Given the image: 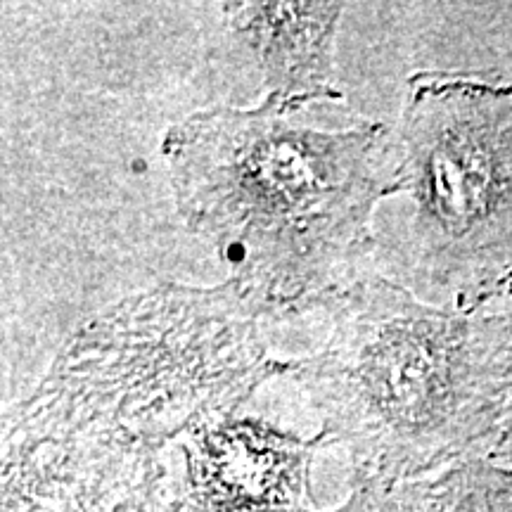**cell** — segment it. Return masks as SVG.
I'll use <instances>...</instances> for the list:
<instances>
[{"label": "cell", "mask_w": 512, "mask_h": 512, "mask_svg": "<svg viewBox=\"0 0 512 512\" xmlns=\"http://www.w3.org/2000/svg\"><path fill=\"white\" fill-rule=\"evenodd\" d=\"M176 209L266 313L325 302L375 245L373 214L401 192V140L342 102L209 107L164 133Z\"/></svg>", "instance_id": "6da1fadb"}, {"label": "cell", "mask_w": 512, "mask_h": 512, "mask_svg": "<svg viewBox=\"0 0 512 512\" xmlns=\"http://www.w3.org/2000/svg\"><path fill=\"white\" fill-rule=\"evenodd\" d=\"M266 313L235 280L162 283L131 294L64 342L17 413L24 439L136 453L228 418L261 384L285 375L271 356Z\"/></svg>", "instance_id": "7a4b0ae2"}, {"label": "cell", "mask_w": 512, "mask_h": 512, "mask_svg": "<svg viewBox=\"0 0 512 512\" xmlns=\"http://www.w3.org/2000/svg\"><path fill=\"white\" fill-rule=\"evenodd\" d=\"M332 328L285 375L323 415V439L349 448L358 475L392 482L482 432L512 375V316L418 302L358 273L325 302Z\"/></svg>", "instance_id": "3957f363"}, {"label": "cell", "mask_w": 512, "mask_h": 512, "mask_svg": "<svg viewBox=\"0 0 512 512\" xmlns=\"http://www.w3.org/2000/svg\"><path fill=\"white\" fill-rule=\"evenodd\" d=\"M401 192L427 271L477 299L512 280V91L467 76L408 81Z\"/></svg>", "instance_id": "277c9868"}, {"label": "cell", "mask_w": 512, "mask_h": 512, "mask_svg": "<svg viewBox=\"0 0 512 512\" xmlns=\"http://www.w3.org/2000/svg\"><path fill=\"white\" fill-rule=\"evenodd\" d=\"M313 441L254 418L207 422L183 444L188 496L200 512H311Z\"/></svg>", "instance_id": "5b68a950"}, {"label": "cell", "mask_w": 512, "mask_h": 512, "mask_svg": "<svg viewBox=\"0 0 512 512\" xmlns=\"http://www.w3.org/2000/svg\"><path fill=\"white\" fill-rule=\"evenodd\" d=\"M226 24L254 55L266 95L285 102H344L335 38L344 3H223Z\"/></svg>", "instance_id": "8992f818"}, {"label": "cell", "mask_w": 512, "mask_h": 512, "mask_svg": "<svg viewBox=\"0 0 512 512\" xmlns=\"http://www.w3.org/2000/svg\"><path fill=\"white\" fill-rule=\"evenodd\" d=\"M335 512H403L399 498L389 494L387 484L356 475L354 494Z\"/></svg>", "instance_id": "52a82bcc"}]
</instances>
